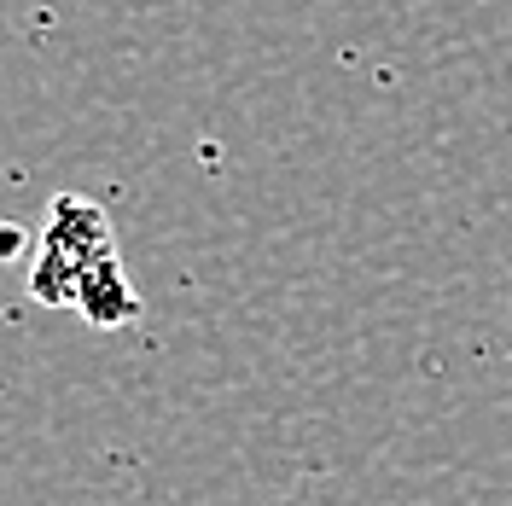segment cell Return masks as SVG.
I'll use <instances>...</instances> for the list:
<instances>
[{"instance_id": "obj_1", "label": "cell", "mask_w": 512, "mask_h": 506, "mask_svg": "<svg viewBox=\"0 0 512 506\" xmlns=\"http://www.w3.org/2000/svg\"><path fill=\"white\" fill-rule=\"evenodd\" d=\"M30 285L41 303H64L88 315V326H123L134 315V291L123 280L111 222L88 198H53V222H47Z\"/></svg>"}]
</instances>
